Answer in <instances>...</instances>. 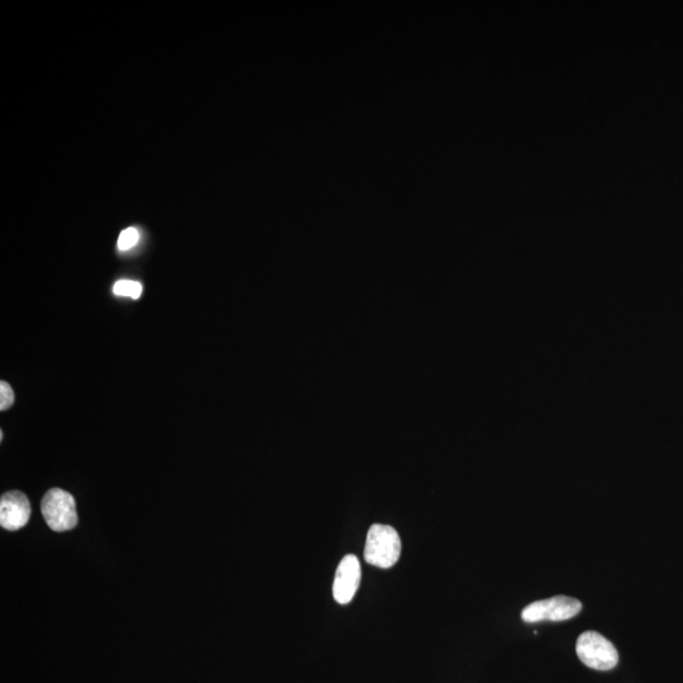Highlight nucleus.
I'll list each match as a JSON object with an SVG mask.
<instances>
[{
    "label": "nucleus",
    "mask_w": 683,
    "mask_h": 683,
    "mask_svg": "<svg viewBox=\"0 0 683 683\" xmlns=\"http://www.w3.org/2000/svg\"><path fill=\"white\" fill-rule=\"evenodd\" d=\"M401 539L390 525L374 524L367 533L365 561L371 566L388 570L399 561Z\"/></svg>",
    "instance_id": "1"
},
{
    "label": "nucleus",
    "mask_w": 683,
    "mask_h": 683,
    "mask_svg": "<svg viewBox=\"0 0 683 683\" xmlns=\"http://www.w3.org/2000/svg\"><path fill=\"white\" fill-rule=\"evenodd\" d=\"M576 652L581 662L592 670L610 671L618 666V651L614 644L600 633H582L577 640Z\"/></svg>",
    "instance_id": "2"
},
{
    "label": "nucleus",
    "mask_w": 683,
    "mask_h": 683,
    "mask_svg": "<svg viewBox=\"0 0 683 683\" xmlns=\"http://www.w3.org/2000/svg\"><path fill=\"white\" fill-rule=\"evenodd\" d=\"M41 510L47 525L57 533L68 532L78 525L75 499L68 491H47L42 499Z\"/></svg>",
    "instance_id": "3"
},
{
    "label": "nucleus",
    "mask_w": 683,
    "mask_h": 683,
    "mask_svg": "<svg viewBox=\"0 0 683 683\" xmlns=\"http://www.w3.org/2000/svg\"><path fill=\"white\" fill-rule=\"evenodd\" d=\"M582 604L570 596H553L551 599L536 601L525 606L522 619L525 623L565 622L579 615Z\"/></svg>",
    "instance_id": "4"
},
{
    "label": "nucleus",
    "mask_w": 683,
    "mask_h": 683,
    "mask_svg": "<svg viewBox=\"0 0 683 683\" xmlns=\"http://www.w3.org/2000/svg\"><path fill=\"white\" fill-rule=\"evenodd\" d=\"M361 565L355 554H347L337 567L333 582V597L338 604H350L361 582Z\"/></svg>",
    "instance_id": "5"
},
{
    "label": "nucleus",
    "mask_w": 683,
    "mask_h": 683,
    "mask_svg": "<svg viewBox=\"0 0 683 683\" xmlns=\"http://www.w3.org/2000/svg\"><path fill=\"white\" fill-rule=\"evenodd\" d=\"M31 517V504L21 491H11L0 499V525L4 529L14 530L25 527Z\"/></svg>",
    "instance_id": "6"
},
{
    "label": "nucleus",
    "mask_w": 683,
    "mask_h": 683,
    "mask_svg": "<svg viewBox=\"0 0 683 683\" xmlns=\"http://www.w3.org/2000/svg\"><path fill=\"white\" fill-rule=\"evenodd\" d=\"M113 291L118 296H130L132 299H138L142 294V285L137 281L121 280L114 285Z\"/></svg>",
    "instance_id": "7"
},
{
    "label": "nucleus",
    "mask_w": 683,
    "mask_h": 683,
    "mask_svg": "<svg viewBox=\"0 0 683 683\" xmlns=\"http://www.w3.org/2000/svg\"><path fill=\"white\" fill-rule=\"evenodd\" d=\"M140 241V232L135 227L124 229L118 238V248L121 251L131 250Z\"/></svg>",
    "instance_id": "8"
},
{
    "label": "nucleus",
    "mask_w": 683,
    "mask_h": 683,
    "mask_svg": "<svg viewBox=\"0 0 683 683\" xmlns=\"http://www.w3.org/2000/svg\"><path fill=\"white\" fill-rule=\"evenodd\" d=\"M14 404V393L11 385L6 381L0 382V410L4 412Z\"/></svg>",
    "instance_id": "9"
}]
</instances>
